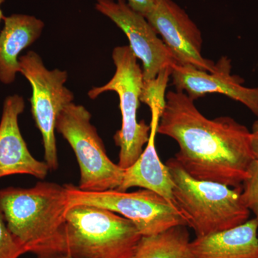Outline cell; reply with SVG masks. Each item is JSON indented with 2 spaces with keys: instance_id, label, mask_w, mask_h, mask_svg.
<instances>
[{
  "instance_id": "cell-21",
  "label": "cell",
  "mask_w": 258,
  "mask_h": 258,
  "mask_svg": "<svg viewBox=\"0 0 258 258\" xmlns=\"http://www.w3.org/2000/svg\"><path fill=\"white\" fill-rule=\"evenodd\" d=\"M251 146L254 158L258 159V120L254 122L251 132Z\"/></svg>"
},
{
  "instance_id": "cell-23",
  "label": "cell",
  "mask_w": 258,
  "mask_h": 258,
  "mask_svg": "<svg viewBox=\"0 0 258 258\" xmlns=\"http://www.w3.org/2000/svg\"><path fill=\"white\" fill-rule=\"evenodd\" d=\"M59 258H73L71 257L70 255H68V254H64V255L60 256Z\"/></svg>"
},
{
  "instance_id": "cell-16",
  "label": "cell",
  "mask_w": 258,
  "mask_h": 258,
  "mask_svg": "<svg viewBox=\"0 0 258 258\" xmlns=\"http://www.w3.org/2000/svg\"><path fill=\"white\" fill-rule=\"evenodd\" d=\"M189 242L186 226H176L158 235L142 237L130 258H188Z\"/></svg>"
},
{
  "instance_id": "cell-7",
  "label": "cell",
  "mask_w": 258,
  "mask_h": 258,
  "mask_svg": "<svg viewBox=\"0 0 258 258\" xmlns=\"http://www.w3.org/2000/svg\"><path fill=\"white\" fill-rule=\"evenodd\" d=\"M64 186L69 195V208L89 205L120 214L133 222L142 237L158 235L176 226H186L174 204L150 190L86 191L73 184Z\"/></svg>"
},
{
  "instance_id": "cell-15",
  "label": "cell",
  "mask_w": 258,
  "mask_h": 258,
  "mask_svg": "<svg viewBox=\"0 0 258 258\" xmlns=\"http://www.w3.org/2000/svg\"><path fill=\"white\" fill-rule=\"evenodd\" d=\"M0 32V82L13 83L20 73V53L41 35L45 23L32 15L15 14L4 17Z\"/></svg>"
},
{
  "instance_id": "cell-8",
  "label": "cell",
  "mask_w": 258,
  "mask_h": 258,
  "mask_svg": "<svg viewBox=\"0 0 258 258\" xmlns=\"http://www.w3.org/2000/svg\"><path fill=\"white\" fill-rule=\"evenodd\" d=\"M19 63L20 74L31 85L32 114L42 134L45 162L50 170H55L58 167L56 121L64 106L73 103L75 98L74 93L64 86L68 73L59 69H47L41 57L34 51L20 56Z\"/></svg>"
},
{
  "instance_id": "cell-12",
  "label": "cell",
  "mask_w": 258,
  "mask_h": 258,
  "mask_svg": "<svg viewBox=\"0 0 258 258\" xmlns=\"http://www.w3.org/2000/svg\"><path fill=\"white\" fill-rule=\"evenodd\" d=\"M19 95L5 98L0 121V179L15 174H28L45 179L50 170L45 161L37 160L24 140L18 118L25 110Z\"/></svg>"
},
{
  "instance_id": "cell-18",
  "label": "cell",
  "mask_w": 258,
  "mask_h": 258,
  "mask_svg": "<svg viewBox=\"0 0 258 258\" xmlns=\"http://www.w3.org/2000/svg\"><path fill=\"white\" fill-rule=\"evenodd\" d=\"M241 199L258 222V159H254L249 166L248 175L242 182Z\"/></svg>"
},
{
  "instance_id": "cell-1",
  "label": "cell",
  "mask_w": 258,
  "mask_h": 258,
  "mask_svg": "<svg viewBox=\"0 0 258 258\" xmlns=\"http://www.w3.org/2000/svg\"><path fill=\"white\" fill-rule=\"evenodd\" d=\"M194 102L182 91L166 93L157 133L177 142L174 159L191 177L241 187L255 159L251 132L231 117L209 119Z\"/></svg>"
},
{
  "instance_id": "cell-10",
  "label": "cell",
  "mask_w": 258,
  "mask_h": 258,
  "mask_svg": "<svg viewBox=\"0 0 258 258\" xmlns=\"http://www.w3.org/2000/svg\"><path fill=\"white\" fill-rule=\"evenodd\" d=\"M145 18L162 37L177 64L191 66L207 72L215 71L216 64L202 55L201 31L173 0H156Z\"/></svg>"
},
{
  "instance_id": "cell-6",
  "label": "cell",
  "mask_w": 258,
  "mask_h": 258,
  "mask_svg": "<svg viewBox=\"0 0 258 258\" xmlns=\"http://www.w3.org/2000/svg\"><path fill=\"white\" fill-rule=\"evenodd\" d=\"M91 119V113L84 106L71 103L59 113L55 131L69 142L77 158L81 171L80 189H117L123 181L124 169L108 157L103 141Z\"/></svg>"
},
{
  "instance_id": "cell-13",
  "label": "cell",
  "mask_w": 258,
  "mask_h": 258,
  "mask_svg": "<svg viewBox=\"0 0 258 258\" xmlns=\"http://www.w3.org/2000/svg\"><path fill=\"white\" fill-rule=\"evenodd\" d=\"M150 109L152 120L147 147L139 159L132 166L124 169L123 181L116 190L126 191L130 188L138 186L154 191L174 204V181L169 168L159 159L155 145L161 113L157 107H152Z\"/></svg>"
},
{
  "instance_id": "cell-4",
  "label": "cell",
  "mask_w": 258,
  "mask_h": 258,
  "mask_svg": "<svg viewBox=\"0 0 258 258\" xmlns=\"http://www.w3.org/2000/svg\"><path fill=\"white\" fill-rule=\"evenodd\" d=\"M142 238L133 222L89 205L70 208L66 215V254L73 258H130Z\"/></svg>"
},
{
  "instance_id": "cell-11",
  "label": "cell",
  "mask_w": 258,
  "mask_h": 258,
  "mask_svg": "<svg viewBox=\"0 0 258 258\" xmlns=\"http://www.w3.org/2000/svg\"><path fill=\"white\" fill-rule=\"evenodd\" d=\"M230 58L222 57L214 72H207L189 66L174 64L171 77L176 91H182L193 100L210 93H220L244 104L258 117V88L244 86V81L232 75Z\"/></svg>"
},
{
  "instance_id": "cell-14",
  "label": "cell",
  "mask_w": 258,
  "mask_h": 258,
  "mask_svg": "<svg viewBox=\"0 0 258 258\" xmlns=\"http://www.w3.org/2000/svg\"><path fill=\"white\" fill-rule=\"evenodd\" d=\"M258 222L212 235L197 237L189 244L188 258H258Z\"/></svg>"
},
{
  "instance_id": "cell-20",
  "label": "cell",
  "mask_w": 258,
  "mask_h": 258,
  "mask_svg": "<svg viewBox=\"0 0 258 258\" xmlns=\"http://www.w3.org/2000/svg\"><path fill=\"white\" fill-rule=\"evenodd\" d=\"M129 7L139 14L143 15L145 18L146 15L149 13L156 0H125Z\"/></svg>"
},
{
  "instance_id": "cell-5",
  "label": "cell",
  "mask_w": 258,
  "mask_h": 258,
  "mask_svg": "<svg viewBox=\"0 0 258 258\" xmlns=\"http://www.w3.org/2000/svg\"><path fill=\"white\" fill-rule=\"evenodd\" d=\"M112 58L115 72L109 82L93 88L88 92L91 99L102 93L113 91L118 94L122 115L121 128L114 136L115 143L120 148L118 165L123 169L132 165L143 152L150 134V125L144 120L138 122L137 112L143 87L142 69L129 45L115 47Z\"/></svg>"
},
{
  "instance_id": "cell-19",
  "label": "cell",
  "mask_w": 258,
  "mask_h": 258,
  "mask_svg": "<svg viewBox=\"0 0 258 258\" xmlns=\"http://www.w3.org/2000/svg\"><path fill=\"white\" fill-rule=\"evenodd\" d=\"M27 253L11 233L0 210V258H19Z\"/></svg>"
},
{
  "instance_id": "cell-2",
  "label": "cell",
  "mask_w": 258,
  "mask_h": 258,
  "mask_svg": "<svg viewBox=\"0 0 258 258\" xmlns=\"http://www.w3.org/2000/svg\"><path fill=\"white\" fill-rule=\"evenodd\" d=\"M69 201L66 186L55 183L0 189V210L8 229L26 252L40 258L66 254Z\"/></svg>"
},
{
  "instance_id": "cell-22",
  "label": "cell",
  "mask_w": 258,
  "mask_h": 258,
  "mask_svg": "<svg viewBox=\"0 0 258 258\" xmlns=\"http://www.w3.org/2000/svg\"><path fill=\"white\" fill-rule=\"evenodd\" d=\"M5 0H0V22H1L2 20H3L4 18V15H3V10H2V5L5 3Z\"/></svg>"
},
{
  "instance_id": "cell-17",
  "label": "cell",
  "mask_w": 258,
  "mask_h": 258,
  "mask_svg": "<svg viewBox=\"0 0 258 258\" xmlns=\"http://www.w3.org/2000/svg\"><path fill=\"white\" fill-rule=\"evenodd\" d=\"M172 72V67L162 70L155 79L144 81L140 101L145 103L149 108L157 107L161 113L166 105V90L169 78Z\"/></svg>"
},
{
  "instance_id": "cell-3",
  "label": "cell",
  "mask_w": 258,
  "mask_h": 258,
  "mask_svg": "<svg viewBox=\"0 0 258 258\" xmlns=\"http://www.w3.org/2000/svg\"><path fill=\"white\" fill-rule=\"evenodd\" d=\"M173 181V203L197 237L234 228L248 221L241 187L195 179L174 158L166 162Z\"/></svg>"
},
{
  "instance_id": "cell-9",
  "label": "cell",
  "mask_w": 258,
  "mask_h": 258,
  "mask_svg": "<svg viewBox=\"0 0 258 258\" xmlns=\"http://www.w3.org/2000/svg\"><path fill=\"white\" fill-rule=\"evenodd\" d=\"M96 1L97 11L112 20L128 37L129 47L143 64L144 81L155 79L162 70L177 64L147 19L125 0Z\"/></svg>"
}]
</instances>
